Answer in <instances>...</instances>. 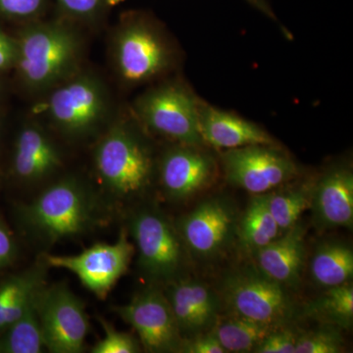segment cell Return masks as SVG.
Instances as JSON below:
<instances>
[{
  "label": "cell",
  "instance_id": "cell-3",
  "mask_svg": "<svg viewBox=\"0 0 353 353\" xmlns=\"http://www.w3.org/2000/svg\"><path fill=\"white\" fill-rule=\"evenodd\" d=\"M114 70L128 87L145 85L176 63L175 46L152 15L131 11L121 17L111 43Z\"/></svg>",
  "mask_w": 353,
  "mask_h": 353
},
{
  "label": "cell",
  "instance_id": "cell-29",
  "mask_svg": "<svg viewBox=\"0 0 353 353\" xmlns=\"http://www.w3.org/2000/svg\"><path fill=\"white\" fill-rule=\"evenodd\" d=\"M48 3L50 0H0V18L28 24L41 20Z\"/></svg>",
  "mask_w": 353,
  "mask_h": 353
},
{
  "label": "cell",
  "instance_id": "cell-22",
  "mask_svg": "<svg viewBox=\"0 0 353 353\" xmlns=\"http://www.w3.org/2000/svg\"><path fill=\"white\" fill-rule=\"evenodd\" d=\"M282 233L271 214L266 194L252 196L243 214L239 217L236 238L245 253L256 254Z\"/></svg>",
  "mask_w": 353,
  "mask_h": 353
},
{
  "label": "cell",
  "instance_id": "cell-24",
  "mask_svg": "<svg viewBox=\"0 0 353 353\" xmlns=\"http://www.w3.org/2000/svg\"><path fill=\"white\" fill-rule=\"evenodd\" d=\"M314 180L285 183L266 194L269 210L277 223L281 233L292 229L301 216L311 208Z\"/></svg>",
  "mask_w": 353,
  "mask_h": 353
},
{
  "label": "cell",
  "instance_id": "cell-17",
  "mask_svg": "<svg viewBox=\"0 0 353 353\" xmlns=\"http://www.w3.org/2000/svg\"><path fill=\"white\" fill-rule=\"evenodd\" d=\"M199 132L204 145L219 150L243 146L278 145L275 139L252 121L199 101Z\"/></svg>",
  "mask_w": 353,
  "mask_h": 353
},
{
  "label": "cell",
  "instance_id": "cell-13",
  "mask_svg": "<svg viewBox=\"0 0 353 353\" xmlns=\"http://www.w3.org/2000/svg\"><path fill=\"white\" fill-rule=\"evenodd\" d=\"M114 311L137 332L146 352H179L183 336L164 290L158 285L141 290Z\"/></svg>",
  "mask_w": 353,
  "mask_h": 353
},
{
  "label": "cell",
  "instance_id": "cell-10",
  "mask_svg": "<svg viewBox=\"0 0 353 353\" xmlns=\"http://www.w3.org/2000/svg\"><path fill=\"white\" fill-rule=\"evenodd\" d=\"M136 253L126 230L113 243H97L74 255L43 254L48 267L64 269L79 279L97 299H105L118 281L127 273Z\"/></svg>",
  "mask_w": 353,
  "mask_h": 353
},
{
  "label": "cell",
  "instance_id": "cell-35",
  "mask_svg": "<svg viewBox=\"0 0 353 353\" xmlns=\"http://www.w3.org/2000/svg\"><path fill=\"white\" fill-rule=\"evenodd\" d=\"M250 6L254 7V8L259 9L265 15L268 16L271 19L276 20V15L272 10L271 6H269L267 0H246Z\"/></svg>",
  "mask_w": 353,
  "mask_h": 353
},
{
  "label": "cell",
  "instance_id": "cell-12",
  "mask_svg": "<svg viewBox=\"0 0 353 353\" xmlns=\"http://www.w3.org/2000/svg\"><path fill=\"white\" fill-rule=\"evenodd\" d=\"M239 216L229 199L210 197L183 215L176 230L190 254L197 259L221 256L236 238Z\"/></svg>",
  "mask_w": 353,
  "mask_h": 353
},
{
  "label": "cell",
  "instance_id": "cell-16",
  "mask_svg": "<svg viewBox=\"0 0 353 353\" xmlns=\"http://www.w3.org/2000/svg\"><path fill=\"white\" fill-rule=\"evenodd\" d=\"M310 209L320 231L352 227L353 173L350 165H331L314 180Z\"/></svg>",
  "mask_w": 353,
  "mask_h": 353
},
{
  "label": "cell",
  "instance_id": "cell-7",
  "mask_svg": "<svg viewBox=\"0 0 353 353\" xmlns=\"http://www.w3.org/2000/svg\"><path fill=\"white\" fill-rule=\"evenodd\" d=\"M218 294L226 312L275 328L287 326L296 312L287 289L257 267L228 273L221 280Z\"/></svg>",
  "mask_w": 353,
  "mask_h": 353
},
{
  "label": "cell",
  "instance_id": "cell-31",
  "mask_svg": "<svg viewBox=\"0 0 353 353\" xmlns=\"http://www.w3.org/2000/svg\"><path fill=\"white\" fill-rule=\"evenodd\" d=\"M299 333L296 330L281 327L274 330L254 348L255 353H294Z\"/></svg>",
  "mask_w": 353,
  "mask_h": 353
},
{
  "label": "cell",
  "instance_id": "cell-8",
  "mask_svg": "<svg viewBox=\"0 0 353 353\" xmlns=\"http://www.w3.org/2000/svg\"><path fill=\"white\" fill-rule=\"evenodd\" d=\"M199 101L185 83L169 81L141 94L134 113L153 134L179 145L206 146L199 132Z\"/></svg>",
  "mask_w": 353,
  "mask_h": 353
},
{
  "label": "cell",
  "instance_id": "cell-33",
  "mask_svg": "<svg viewBox=\"0 0 353 353\" xmlns=\"http://www.w3.org/2000/svg\"><path fill=\"white\" fill-rule=\"evenodd\" d=\"M17 243L12 231L0 218V269L13 263L17 256Z\"/></svg>",
  "mask_w": 353,
  "mask_h": 353
},
{
  "label": "cell",
  "instance_id": "cell-21",
  "mask_svg": "<svg viewBox=\"0 0 353 353\" xmlns=\"http://www.w3.org/2000/svg\"><path fill=\"white\" fill-rule=\"evenodd\" d=\"M315 285L327 290L348 284L353 276L352 246L340 241H327L315 248L309 266Z\"/></svg>",
  "mask_w": 353,
  "mask_h": 353
},
{
  "label": "cell",
  "instance_id": "cell-15",
  "mask_svg": "<svg viewBox=\"0 0 353 353\" xmlns=\"http://www.w3.org/2000/svg\"><path fill=\"white\" fill-rule=\"evenodd\" d=\"M165 287L183 339L210 331L223 309L217 290L201 281L183 277Z\"/></svg>",
  "mask_w": 353,
  "mask_h": 353
},
{
  "label": "cell",
  "instance_id": "cell-18",
  "mask_svg": "<svg viewBox=\"0 0 353 353\" xmlns=\"http://www.w3.org/2000/svg\"><path fill=\"white\" fill-rule=\"evenodd\" d=\"M305 234L299 221L256 252L257 268L285 289L299 288L306 264Z\"/></svg>",
  "mask_w": 353,
  "mask_h": 353
},
{
  "label": "cell",
  "instance_id": "cell-25",
  "mask_svg": "<svg viewBox=\"0 0 353 353\" xmlns=\"http://www.w3.org/2000/svg\"><path fill=\"white\" fill-rule=\"evenodd\" d=\"M39 292L19 317L0 333V353H39L46 348L38 310Z\"/></svg>",
  "mask_w": 353,
  "mask_h": 353
},
{
  "label": "cell",
  "instance_id": "cell-11",
  "mask_svg": "<svg viewBox=\"0 0 353 353\" xmlns=\"http://www.w3.org/2000/svg\"><path fill=\"white\" fill-rule=\"evenodd\" d=\"M38 310L44 347L53 353H80L90 331L88 316L80 299L65 284L43 285Z\"/></svg>",
  "mask_w": 353,
  "mask_h": 353
},
{
  "label": "cell",
  "instance_id": "cell-1",
  "mask_svg": "<svg viewBox=\"0 0 353 353\" xmlns=\"http://www.w3.org/2000/svg\"><path fill=\"white\" fill-rule=\"evenodd\" d=\"M16 41L14 68L29 92H50L79 71L82 39L73 23L64 18L28 23Z\"/></svg>",
  "mask_w": 353,
  "mask_h": 353
},
{
  "label": "cell",
  "instance_id": "cell-32",
  "mask_svg": "<svg viewBox=\"0 0 353 353\" xmlns=\"http://www.w3.org/2000/svg\"><path fill=\"white\" fill-rule=\"evenodd\" d=\"M181 353H227L210 331L183 339Z\"/></svg>",
  "mask_w": 353,
  "mask_h": 353
},
{
  "label": "cell",
  "instance_id": "cell-19",
  "mask_svg": "<svg viewBox=\"0 0 353 353\" xmlns=\"http://www.w3.org/2000/svg\"><path fill=\"white\" fill-rule=\"evenodd\" d=\"M61 153L39 125L30 123L18 132L12 155V172L18 180L36 183L61 167Z\"/></svg>",
  "mask_w": 353,
  "mask_h": 353
},
{
  "label": "cell",
  "instance_id": "cell-14",
  "mask_svg": "<svg viewBox=\"0 0 353 353\" xmlns=\"http://www.w3.org/2000/svg\"><path fill=\"white\" fill-rule=\"evenodd\" d=\"M204 148L175 143L165 150L157 167L160 185L167 199L187 201L215 182L219 164Z\"/></svg>",
  "mask_w": 353,
  "mask_h": 353
},
{
  "label": "cell",
  "instance_id": "cell-23",
  "mask_svg": "<svg viewBox=\"0 0 353 353\" xmlns=\"http://www.w3.org/2000/svg\"><path fill=\"white\" fill-rule=\"evenodd\" d=\"M276 329L241 316L221 312L210 332L227 353H246L253 352L265 336Z\"/></svg>",
  "mask_w": 353,
  "mask_h": 353
},
{
  "label": "cell",
  "instance_id": "cell-9",
  "mask_svg": "<svg viewBox=\"0 0 353 353\" xmlns=\"http://www.w3.org/2000/svg\"><path fill=\"white\" fill-rule=\"evenodd\" d=\"M219 161L227 182L252 196L269 194L299 175L296 162L278 145L222 150Z\"/></svg>",
  "mask_w": 353,
  "mask_h": 353
},
{
  "label": "cell",
  "instance_id": "cell-5",
  "mask_svg": "<svg viewBox=\"0 0 353 353\" xmlns=\"http://www.w3.org/2000/svg\"><path fill=\"white\" fill-rule=\"evenodd\" d=\"M129 233L138 252L139 270L152 285L182 277L188 250L176 225L161 211L143 208L132 213Z\"/></svg>",
  "mask_w": 353,
  "mask_h": 353
},
{
  "label": "cell",
  "instance_id": "cell-26",
  "mask_svg": "<svg viewBox=\"0 0 353 353\" xmlns=\"http://www.w3.org/2000/svg\"><path fill=\"white\" fill-rule=\"evenodd\" d=\"M304 313L322 324L350 330L353 322V288L348 284L327 289L324 294L309 301Z\"/></svg>",
  "mask_w": 353,
  "mask_h": 353
},
{
  "label": "cell",
  "instance_id": "cell-27",
  "mask_svg": "<svg viewBox=\"0 0 353 353\" xmlns=\"http://www.w3.org/2000/svg\"><path fill=\"white\" fill-rule=\"evenodd\" d=\"M341 330L323 324L320 328L299 333L294 353H341L345 350Z\"/></svg>",
  "mask_w": 353,
  "mask_h": 353
},
{
  "label": "cell",
  "instance_id": "cell-4",
  "mask_svg": "<svg viewBox=\"0 0 353 353\" xmlns=\"http://www.w3.org/2000/svg\"><path fill=\"white\" fill-rule=\"evenodd\" d=\"M95 173L102 187L116 199H137L152 185L157 162L152 146L136 127L118 121L95 146Z\"/></svg>",
  "mask_w": 353,
  "mask_h": 353
},
{
  "label": "cell",
  "instance_id": "cell-28",
  "mask_svg": "<svg viewBox=\"0 0 353 353\" xmlns=\"http://www.w3.org/2000/svg\"><path fill=\"white\" fill-rule=\"evenodd\" d=\"M62 18L72 23L94 25L120 0H55Z\"/></svg>",
  "mask_w": 353,
  "mask_h": 353
},
{
  "label": "cell",
  "instance_id": "cell-2",
  "mask_svg": "<svg viewBox=\"0 0 353 353\" xmlns=\"http://www.w3.org/2000/svg\"><path fill=\"white\" fill-rule=\"evenodd\" d=\"M18 218L34 240L50 245L92 229L99 220V209L88 188L69 176L19 206Z\"/></svg>",
  "mask_w": 353,
  "mask_h": 353
},
{
  "label": "cell",
  "instance_id": "cell-6",
  "mask_svg": "<svg viewBox=\"0 0 353 353\" xmlns=\"http://www.w3.org/2000/svg\"><path fill=\"white\" fill-rule=\"evenodd\" d=\"M50 92L43 112L51 124L69 138L90 136L108 118V90L94 74L78 71Z\"/></svg>",
  "mask_w": 353,
  "mask_h": 353
},
{
  "label": "cell",
  "instance_id": "cell-30",
  "mask_svg": "<svg viewBox=\"0 0 353 353\" xmlns=\"http://www.w3.org/2000/svg\"><path fill=\"white\" fill-rule=\"evenodd\" d=\"M104 336L92 348V353H138L141 345L132 334L118 331L110 323L99 317Z\"/></svg>",
  "mask_w": 353,
  "mask_h": 353
},
{
  "label": "cell",
  "instance_id": "cell-34",
  "mask_svg": "<svg viewBox=\"0 0 353 353\" xmlns=\"http://www.w3.org/2000/svg\"><path fill=\"white\" fill-rule=\"evenodd\" d=\"M17 57V41L0 28V73L14 68Z\"/></svg>",
  "mask_w": 353,
  "mask_h": 353
},
{
  "label": "cell",
  "instance_id": "cell-20",
  "mask_svg": "<svg viewBox=\"0 0 353 353\" xmlns=\"http://www.w3.org/2000/svg\"><path fill=\"white\" fill-rule=\"evenodd\" d=\"M48 268L43 259L0 282V333L19 317L32 297L46 285Z\"/></svg>",
  "mask_w": 353,
  "mask_h": 353
},
{
  "label": "cell",
  "instance_id": "cell-36",
  "mask_svg": "<svg viewBox=\"0 0 353 353\" xmlns=\"http://www.w3.org/2000/svg\"><path fill=\"white\" fill-rule=\"evenodd\" d=\"M0 97H1V87H0Z\"/></svg>",
  "mask_w": 353,
  "mask_h": 353
}]
</instances>
